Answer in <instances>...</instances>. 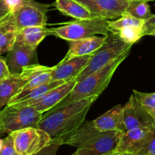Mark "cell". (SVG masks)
<instances>
[{
    "label": "cell",
    "mask_w": 155,
    "mask_h": 155,
    "mask_svg": "<svg viewBox=\"0 0 155 155\" xmlns=\"http://www.w3.org/2000/svg\"><path fill=\"white\" fill-rule=\"evenodd\" d=\"M97 97L84 98L61 103L43 114L37 128L45 131L51 138L69 133L85 120L87 112Z\"/></svg>",
    "instance_id": "1"
},
{
    "label": "cell",
    "mask_w": 155,
    "mask_h": 155,
    "mask_svg": "<svg viewBox=\"0 0 155 155\" xmlns=\"http://www.w3.org/2000/svg\"><path fill=\"white\" fill-rule=\"evenodd\" d=\"M124 132H102L97 129L93 121L84 120L75 129L66 135L56 137L61 144H68L77 148L81 155H103L113 151Z\"/></svg>",
    "instance_id": "2"
},
{
    "label": "cell",
    "mask_w": 155,
    "mask_h": 155,
    "mask_svg": "<svg viewBox=\"0 0 155 155\" xmlns=\"http://www.w3.org/2000/svg\"><path fill=\"white\" fill-rule=\"evenodd\" d=\"M130 51L131 50L126 52L117 59H113L102 68L76 83L71 93L61 103H67L91 97H98L109 85V83L116 70L127 58Z\"/></svg>",
    "instance_id": "3"
},
{
    "label": "cell",
    "mask_w": 155,
    "mask_h": 155,
    "mask_svg": "<svg viewBox=\"0 0 155 155\" xmlns=\"http://www.w3.org/2000/svg\"><path fill=\"white\" fill-rule=\"evenodd\" d=\"M132 45L126 44L117 32H111L106 36L104 44L92 53L87 66L77 77V82L81 81L92 73L98 71L113 59H117L132 49Z\"/></svg>",
    "instance_id": "4"
},
{
    "label": "cell",
    "mask_w": 155,
    "mask_h": 155,
    "mask_svg": "<svg viewBox=\"0 0 155 155\" xmlns=\"http://www.w3.org/2000/svg\"><path fill=\"white\" fill-rule=\"evenodd\" d=\"M108 20L91 18L68 22L62 26L49 29V34L62 38L67 41H77L94 37L97 34L107 36L112 32Z\"/></svg>",
    "instance_id": "5"
},
{
    "label": "cell",
    "mask_w": 155,
    "mask_h": 155,
    "mask_svg": "<svg viewBox=\"0 0 155 155\" xmlns=\"http://www.w3.org/2000/svg\"><path fill=\"white\" fill-rule=\"evenodd\" d=\"M42 116V113L30 106H5L0 113V135L26 128H37Z\"/></svg>",
    "instance_id": "6"
},
{
    "label": "cell",
    "mask_w": 155,
    "mask_h": 155,
    "mask_svg": "<svg viewBox=\"0 0 155 155\" xmlns=\"http://www.w3.org/2000/svg\"><path fill=\"white\" fill-rule=\"evenodd\" d=\"M51 4H43L34 0H23L13 12L18 32L28 27H46L47 13Z\"/></svg>",
    "instance_id": "7"
},
{
    "label": "cell",
    "mask_w": 155,
    "mask_h": 155,
    "mask_svg": "<svg viewBox=\"0 0 155 155\" xmlns=\"http://www.w3.org/2000/svg\"><path fill=\"white\" fill-rule=\"evenodd\" d=\"M16 153L21 155H34L51 141L47 132L39 128L30 127L12 132Z\"/></svg>",
    "instance_id": "8"
},
{
    "label": "cell",
    "mask_w": 155,
    "mask_h": 155,
    "mask_svg": "<svg viewBox=\"0 0 155 155\" xmlns=\"http://www.w3.org/2000/svg\"><path fill=\"white\" fill-rule=\"evenodd\" d=\"M76 83L77 79L74 78L49 91L37 99L33 100L29 102H19L13 104L19 106H30L39 113L44 114L62 102L64 99L71 93Z\"/></svg>",
    "instance_id": "9"
},
{
    "label": "cell",
    "mask_w": 155,
    "mask_h": 155,
    "mask_svg": "<svg viewBox=\"0 0 155 155\" xmlns=\"http://www.w3.org/2000/svg\"><path fill=\"white\" fill-rule=\"evenodd\" d=\"M85 7L94 18L105 20L120 18L126 12L129 2L123 0H75Z\"/></svg>",
    "instance_id": "10"
},
{
    "label": "cell",
    "mask_w": 155,
    "mask_h": 155,
    "mask_svg": "<svg viewBox=\"0 0 155 155\" xmlns=\"http://www.w3.org/2000/svg\"><path fill=\"white\" fill-rule=\"evenodd\" d=\"M5 59L11 74H18L25 67L38 64L37 49L17 42Z\"/></svg>",
    "instance_id": "11"
},
{
    "label": "cell",
    "mask_w": 155,
    "mask_h": 155,
    "mask_svg": "<svg viewBox=\"0 0 155 155\" xmlns=\"http://www.w3.org/2000/svg\"><path fill=\"white\" fill-rule=\"evenodd\" d=\"M92 54L77 56L71 59H63L58 65L53 66L51 81H69L77 78L87 66Z\"/></svg>",
    "instance_id": "12"
},
{
    "label": "cell",
    "mask_w": 155,
    "mask_h": 155,
    "mask_svg": "<svg viewBox=\"0 0 155 155\" xmlns=\"http://www.w3.org/2000/svg\"><path fill=\"white\" fill-rule=\"evenodd\" d=\"M154 126L150 127L137 128L126 131L122 134L114 151L136 155L151 135Z\"/></svg>",
    "instance_id": "13"
},
{
    "label": "cell",
    "mask_w": 155,
    "mask_h": 155,
    "mask_svg": "<svg viewBox=\"0 0 155 155\" xmlns=\"http://www.w3.org/2000/svg\"><path fill=\"white\" fill-rule=\"evenodd\" d=\"M123 122L126 131L155 126L153 120L141 108L133 94L123 107Z\"/></svg>",
    "instance_id": "14"
},
{
    "label": "cell",
    "mask_w": 155,
    "mask_h": 155,
    "mask_svg": "<svg viewBox=\"0 0 155 155\" xmlns=\"http://www.w3.org/2000/svg\"><path fill=\"white\" fill-rule=\"evenodd\" d=\"M95 127L102 132L120 131L126 132L123 122V107L120 104L112 109L93 120Z\"/></svg>",
    "instance_id": "15"
},
{
    "label": "cell",
    "mask_w": 155,
    "mask_h": 155,
    "mask_svg": "<svg viewBox=\"0 0 155 155\" xmlns=\"http://www.w3.org/2000/svg\"><path fill=\"white\" fill-rule=\"evenodd\" d=\"M28 78L24 72L11 74L0 82V110L8 105L16 94L28 83Z\"/></svg>",
    "instance_id": "16"
},
{
    "label": "cell",
    "mask_w": 155,
    "mask_h": 155,
    "mask_svg": "<svg viewBox=\"0 0 155 155\" xmlns=\"http://www.w3.org/2000/svg\"><path fill=\"white\" fill-rule=\"evenodd\" d=\"M106 36L104 37H94L81 39L77 41H68L69 49L64 59H68L77 56H86L92 54L104 44Z\"/></svg>",
    "instance_id": "17"
},
{
    "label": "cell",
    "mask_w": 155,
    "mask_h": 155,
    "mask_svg": "<svg viewBox=\"0 0 155 155\" xmlns=\"http://www.w3.org/2000/svg\"><path fill=\"white\" fill-rule=\"evenodd\" d=\"M18 29L12 12L0 19V53H8L14 47Z\"/></svg>",
    "instance_id": "18"
},
{
    "label": "cell",
    "mask_w": 155,
    "mask_h": 155,
    "mask_svg": "<svg viewBox=\"0 0 155 155\" xmlns=\"http://www.w3.org/2000/svg\"><path fill=\"white\" fill-rule=\"evenodd\" d=\"M48 35H50L49 29L46 27H28L18 32L15 42L37 49L41 41Z\"/></svg>",
    "instance_id": "19"
},
{
    "label": "cell",
    "mask_w": 155,
    "mask_h": 155,
    "mask_svg": "<svg viewBox=\"0 0 155 155\" xmlns=\"http://www.w3.org/2000/svg\"><path fill=\"white\" fill-rule=\"evenodd\" d=\"M55 6L62 14L76 20L95 18L85 7L75 0H56Z\"/></svg>",
    "instance_id": "20"
},
{
    "label": "cell",
    "mask_w": 155,
    "mask_h": 155,
    "mask_svg": "<svg viewBox=\"0 0 155 155\" xmlns=\"http://www.w3.org/2000/svg\"><path fill=\"white\" fill-rule=\"evenodd\" d=\"M67 82L65 81H50V82L46 83V84H42L41 86H38L34 88L30 89L27 91H21L19 92L18 94L13 97V99L10 101L8 104H13L15 103L19 102H29V101H33V100L37 99L41 97V96L47 93L49 91Z\"/></svg>",
    "instance_id": "21"
},
{
    "label": "cell",
    "mask_w": 155,
    "mask_h": 155,
    "mask_svg": "<svg viewBox=\"0 0 155 155\" xmlns=\"http://www.w3.org/2000/svg\"><path fill=\"white\" fill-rule=\"evenodd\" d=\"M125 13L144 21L153 15L148 2L144 0H133L129 2Z\"/></svg>",
    "instance_id": "22"
},
{
    "label": "cell",
    "mask_w": 155,
    "mask_h": 155,
    "mask_svg": "<svg viewBox=\"0 0 155 155\" xmlns=\"http://www.w3.org/2000/svg\"><path fill=\"white\" fill-rule=\"evenodd\" d=\"M132 94L155 124V92L144 93L133 90Z\"/></svg>",
    "instance_id": "23"
},
{
    "label": "cell",
    "mask_w": 155,
    "mask_h": 155,
    "mask_svg": "<svg viewBox=\"0 0 155 155\" xmlns=\"http://www.w3.org/2000/svg\"><path fill=\"white\" fill-rule=\"evenodd\" d=\"M144 24V21L140 20V19L135 18L129 15L124 13L120 18H119L117 20L115 21H109L108 25L110 27L112 32H117L122 28H124L126 27L129 26H135L143 28V25Z\"/></svg>",
    "instance_id": "24"
},
{
    "label": "cell",
    "mask_w": 155,
    "mask_h": 155,
    "mask_svg": "<svg viewBox=\"0 0 155 155\" xmlns=\"http://www.w3.org/2000/svg\"><path fill=\"white\" fill-rule=\"evenodd\" d=\"M119 36L128 44L133 45L143 37L142 28L135 26L126 27L117 31Z\"/></svg>",
    "instance_id": "25"
},
{
    "label": "cell",
    "mask_w": 155,
    "mask_h": 155,
    "mask_svg": "<svg viewBox=\"0 0 155 155\" xmlns=\"http://www.w3.org/2000/svg\"><path fill=\"white\" fill-rule=\"evenodd\" d=\"M136 155H155V126L150 138L138 150Z\"/></svg>",
    "instance_id": "26"
},
{
    "label": "cell",
    "mask_w": 155,
    "mask_h": 155,
    "mask_svg": "<svg viewBox=\"0 0 155 155\" xmlns=\"http://www.w3.org/2000/svg\"><path fill=\"white\" fill-rule=\"evenodd\" d=\"M62 145L58 138H52L50 142L45 147L34 155H56L58 149Z\"/></svg>",
    "instance_id": "27"
},
{
    "label": "cell",
    "mask_w": 155,
    "mask_h": 155,
    "mask_svg": "<svg viewBox=\"0 0 155 155\" xmlns=\"http://www.w3.org/2000/svg\"><path fill=\"white\" fill-rule=\"evenodd\" d=\"M16 153L14 145V139L12 134H8L3 139V144L0 150V155H13Z\"/></svg>",
    "instance_id": "28"
},
{
    "label": "cell",
    "mask_w": 155,
    "mask_h": 155,
    "mask_svg": "<svg viewBox=\"0 0 155 155\" xmlns=\"http://www.w3.org/2000/svg\"><path fill=\"white\" fill-rule=\"evenodd\" d=\"M155 31V15H153L150 18L144 21L142 28V34L144 36H150Z\"/></svg>",
    "instance_id": "29"
},
{
    "label": "cell",
    "mask_w": 155,
    "mask_h": 155,
    "mask_svg": "<svg viewBox=\"0 0 155 155\" xmlns=\"http://www.w3.org/2000/svg\"><path fill=\"white\" fill-rule=\"evenodd\" d=\"M10 75L11 72L8 69L5 59L3 57H0V82L6 79Z\"/></svg>",
    "instance_id": "30"
},
{
    "label": "cell",
    "mask_w": 155,
    "mask_h": 155,
    "mask_svg": "<svg viewBox=\"0 0 155 155\" xmlns=\"http://www.w3.org/2000/svg\"><path fill=\"white\" fill-rule=\"evenodd\" d=\"M7 6L9 8L10 11L13 12L16 8L21 5L23 0H4Z\"/></svg>",
    "instance_id": "31"
},
{
    "label": "cell",
    "mask_w": 155,
    "mask_h": 155,
    "mask_svg": "<svg viewBox=\"0 0 155 155\" xmlns=\"http://www.w3.org/2000/svg\"><path fill=\"white\" fill-rule=\"evenodd\" d=\"M9 12H11V11L5 4V1L4 0H0V19H2V18L5 17Z\"/></svg>",
    "instance_id": "32"
},
{
    "label": "cell",
    "mask_w": 155,
    "mask_h": 155,
    "mask_svg": "<svg viewBox=\"0 0 155 155\" xmlns=\"http://www.w3.org/2000/svg\"><path fill=\"white\" fill-rule=\"evenodd\" d=\"M103 155H132L130 154V153H122V152H116V151H111L110 153H105V154Z\"/></svg>",
    "instance_id": "33"
},
{
    "label": "cell",
    "mask_w": 155,
    "mask_h": 155,
    "mask_svg": "<svg viewBox=\"0 0 155 155\" xmlns=\"http://www.w3.org/2000/svg\"><path fill=\"white\" fill-rule=\"evenodd\" d=\"M2 144H3V139H0V150L2 148Z\"/></svg>",
    "instance_id": "34"
},
{
    "label": "cell",
    "mask_w": 155,
    "mask_h": 155,
    "mask_svg": "<svg viewBox=\"0 0 155 155\" xmlns=\"http://www.w3.org/2000/svg\"><path fill=\"white\" fill-rule=\"evenodd\" d=\"M71 155H81V154H79V153H77V152H74V153H72V154H71Z\"/></svg>",
    "instance_id": "35"
},
{
    "label": "cell",
    "mask_w": 155,
    "mask_h": 155,
    "mask_svg": "<svg viewBox=\"0 0 155 155\" xmlns=\"http://www.w3.org/2000/svg\"><path fill=\"white\" fill-rule=\"evenodd\" d=\"M150 36H153V37H155V31H154V32H153V33H152V34H150Z\"/></svg>",
    "instance_id": "36"
},
{
    "label": "cell",
    "mask_w": 155,
    "mask_h": 155,
    "mask_svg": "<svg viewBox=\"0 0 155 155\" xmlns=\"http://www.w3.org/2000/svg\"><path fill=\"white\" fill-rule=\"evenodd\" d=\"M123 1H128V2H131V1H133V0H123Z\"/></svg>",
    "instance_id": "37"
},
{
    "label": "cell",
    "mask_w": 155,
    "mask_h": 155,
    "mask_svg": "<svg viewBox=\"0 0 155 155\" xmlns=\"http://www.w3.org/2000/svg\"><path fill=\"white\" fill-rule=\"evenodd\" d=\"M13 155H21V154H19V153H15V154H13Z\"/></svg>",
    "instance_id": "38"
},
{
    "label": "cell",
    "mask_w": 155,
    "mask_h": 155,
    "mask_svg": "<svg viewBox=\"0 0 155 155\" xmlns=\"http://www.w3.org/2000/svg\"><path fill=\"white\" fill-rule=\"evenodd\" d=\"M144 1H146V2H148L149 1H151V0H144Z\"/></svg>",
    "instance_id": "39"
},
{
    "label": "cell",
    "mask_w": 155,
    "mask_h": 155,
    "mask_svg": "<svg viewBox=\"0 0 155 155\" xmlns=\"http://www.w3.org/2000/svg\"><path fill=\"white\" fill-rule=\"evenodd\" d=\"M0 113H1V110H0Z\"/></svg>",
    "instance_id": "40"
},
{
    "label": "cell",
    "mask_w": 155,
    "mask_h": 155,
    "mask_svg": "<svg viewBox=\"0 0 155 155\" xmlns=\"http://www.w3.org/2000/svg\"><path fill=\"white\" fill-rule=\"evenodd\" d=\"M0 54H1V53H0Z\"/></svg>",
    "instance_id": "41"
}]
</instances>
